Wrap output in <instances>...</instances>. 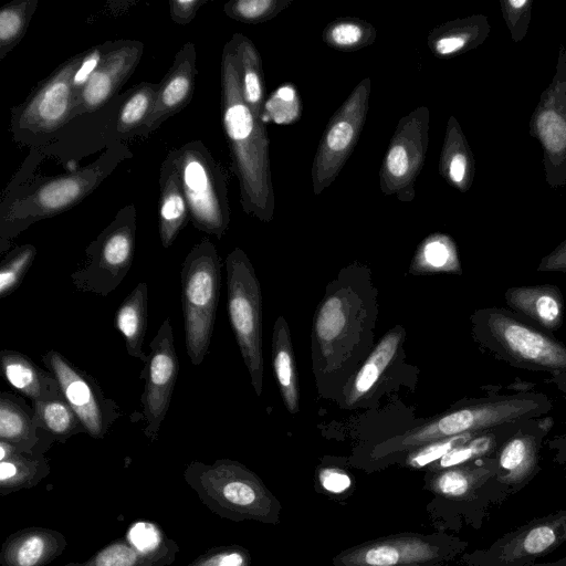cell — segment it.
I'll list each match as a JSON object with an SVG mask.
<instances>
[{
  "label": "cell",
  "mask_w": 566,
  "mask_h": 566,
  "mask_svg": "<svg viewBox=\"0 0 566 566\" xmlns=\"http://www.w3.org/2000/svg\"><path fill=\"white\" fill-rule=\"evenodd\" d=\"M221 111L233 171L239 180L243 211L270 222L274 191L270 165V140L263 119L245 103L234 44L230 39L221 54Z\"/></svg>",
  "instance_id": "cell-1"
},
{
  "label": "cell",
  "mask_w": 566,
  "mask_h": 566,
  "mask_svg": "<svg viewBox=\"0 0 566 566\" xmlns=\"http://www.w3.org/2000/svg\"><path fill=\"white\" fill-rule=\"evenodd\" d=\"M552 408V400L543 392H491L489 396L461 402L431 421L379 443L373 454L379 459L407 453L440 439L543 417Z\"/></svg>",
  "instance_id": "cell-2"
},
{
  "label": "cell",
  "mask_w": 566,
  "mask_h": 566,
  "mask_svg": "<svg viewBox=\"0 0 566 566\" xmlns=\"http://www.w3.org/2000/svg\"><path fill=\"white\" fill-rule=\"evenodd\" d=\"M358 279H342L328 287L319 305L313 329V363L316 377H328L356 363L354 353L360 343L355 336L371 340L376 317L374 296L358 287Z\"/></svg>",
  "instance_id": "cell-3"
},
{
  "label": "cell",
  "mask_w": 566,
  "mask_h": 566,
  "mask_svg": "<svg viewBox=\"0 0 566 566\" xmlns=\"http://www.w3.org/2000/svg\"><path fill=\"white\" fill-rule=\"evenodd\" d=\"M184 480L201 503L222 518L280 523L279 500L259 475L235 460L190 461L185 467Z\"/></svg>",
  "instance_id": "cell-4"
},
{
  "label": "cell",
  "mask_w": 566,
  "mask_h": 566,
  "mask_svg": "<svg viewBox=\"0 0 566 566\" xmlns=\"http://www.w3.org/2000/svg\"><path fill=\"white\" fill-rule=\"evenodd\" d=\"M470 321L474 342L493 358L531 371L566 373V345L524 316L490 306L476 310Z\"/></svg>",
  "instance_id": "cell-5"
},
{
  "label": "cell",
  "mask_w": 566,
  "mask_h": 566,
  "mask_svg": "<svg viewBox=\"0 0 566 566\" xmlns=\"http://www.w3.org/2000/svg\"><path fill=\"white\" fill-rule=\"evenodd\" d=\"M116 157L105 153L93 164L45 180L32 192L15 198L0 216V252L10 241L43 219L63 213L82 202L114 169Z\"/></svg>",
  "instance_id": "cell-6"
},
{
  "label": "cell",
  "mask_w": 566,
  "mask_h": 566,
  "mask_svg": "<svg viewBox=\"0 0 566 566\" xmlns=\"http://www.w3.org/2000/svg\"><path fill=\"white\" fill-rule=\"evenodd\" d=\"M221 261L207 238L193 245L180 270L185 345L192 365H200L211 343L220 294Z\"/></svg>",
  "instance_id": "cell-7"
},
{
  "label": "cell",
  "mask_w": 566,
  "mask_h": 566,
  "mask_svg": "<svg viewBox=\"0 0 566 566\" xmlns=\"http://www.w3.org/2000/svg\"><path fill=\"white\" fill-rule=\"evenodd\" d=\"M178 174L192 226L221 239L230 224L227 174L201 140L168 153Z\"/></svg>",
  "instance_id": "cell-8"
},
{
  "label": "cell",
  "mask_w": 566,
  "mask_h": 566,
  "mask_svg": "<svg viewBox=\"0 0 566 566\" xmlns=\"http://www.w3.org/2000/svg\"><path fill=\"white\" fill-rule=\"evenodd\" d=\"M227 310L241 356L256 396L263 386L262 295L254 268L240 248L226 259Z\"/></svg>",
  "instance_id": "cell-9"
},
{
  "label": "cell",
  "mask_w": 566,
  "mask_h": 566,
  "mask_svg": "<svg viewBox=\"0 0 566 566\" xmlns=\"http://www.w3.org/2000/svg\"><path fill=\"white\" fill-rule=\"evenodd\" d=\"M82 57L83 52L76 53L60 64L23 103L12 108L10 129L18 144H43L73 118L76 101L73 77Z\"/></svg>",
  "instance_id": "cell-10"
},
{
  "label": "cell",
  "mask_w": 566,
  "mask_h": 566,
  "mask_svg": "<svg viewBox=\"0 0 566 566\" xmlns=\"http://www.w3.org/2000/svg\"><path fill=\"white\" fill-rule=\"evenodd\" d=\"M136 209L122 208L85 249L86 260L71 274L76 290L107 296L125 279L135 254Z\"/></svg>",
  "instance_id": "cell-11"
},
{
  "label": "cell",
  "mask_w": 566,
  "mask_h": 566,
  "mask_svg": "<svg viewBox=\"0 0 566 566\" xmlns=\"http://www.w3.org/2000/svg\"><path fill=\"white\" fill-rule=\"evenodd\" d=\"M464 543L443 534L400 533L350 547L334 566H437L453 558Z\"/></svg>",
  "instance_id": "cell-12"
},
{
  "label": "cell",
  "mask_w": 566,
  "mask_h": 566,
  "mask_svg": "<svg viewBox=\"0 0 566 566\" xmlns=\"http://www.w3.org/2000/svg\"><path fill=\"white\" fill-rule=\"evenodd\" d=\"M371 82L361 80L331 117L312 165V186L318 196L329 187L355 149L367 118Z\"/></svg>",
  "instance_id": "cell-13"
},
{
  "label": "cell",
  "mask_w": 566,
  "mask_h": 566,
  "mask_svg": "<svg viewBox=\"0 0 566 566\" xmlns=\"http://www.w3.org/2000/svg\"><path fill=\"white\" fill-rule=\"evenodd\" d=\"M430 111L418 106L400 118L380 168V189L402 202L415 198V181L420 174L429 145Z\"/></svg>",
  "instance_id": "cell-14"
},
{
  "label": "cell",
  "mask_w": 566,
  "mask_h": 566,
  "mask_svg": "<svg viewBox=\"0 0 566 566\" xmlns=\"http://www.w3.org/2000/svg\"><path fill=\"white\" fill-rule=\"evenodd\" d=\"M530 134L543 149L547 185L566 186V45H560L555 74L532 114Z\"/></svg>",
  "instance_id": "cell-15"
},
{
  "label": "cell",
  "mask_w": 566,
  "mask_h": 566,
  "mask_svg": "<svg viewBox=\"0 0 566 566\" xmlns=\"http://www.w3.org/2000/svg\"><path fill=\"white\" fill-rule=\"evenodd\" d=\"M566 542V509L536 517L488 548L465 555L470 566H532Z\"/></svg>",
  "instance_id": "cell-16"
},
{
  "label": "cell",
  "mask_w": 566,
  "mask_h": 566,
  "mask_svg": "<svg viewBox=\"0 0 566 566\" xmlns=\"http://www.w3.org/2000/svg\"><path fill=\"white\" fill-rule=\"evenodd\" d=\"M42 361L57 379L62 394L78 417L85 433L103 439L122 416L115 400L106 397L98 382L57 350L51 349Z\"/></svg>",
  "instance_id": "cell-17"
},
{
  "label": "cell",
  "mask_w": 566,
  "mask_h": 566,
  "mask_svg": "<svg viewBox=\"0 0 566 566\" xmlns=\"http://www.w3.org/2000/svg\"><path fill=\"white\" fill-rule=\"evenodd\" d=\"M178 373L179 360L172 327L170 318L166 317L149 343V353L140 371V378L144 380L140 405L146 420L144 434L151 442L159 437Z\"/></svg>",
  "instance_id": "cell-18"
},
{
  "label": "cell",
  "mask_w": 566,
  "mask_h": 566,
  "mask_svg": "<svg viewBox=\"0 0 566 566\" xmlns=\"http://www.w3.org/2000/svg\"><path fill=\"white\" fill-rule=\"evenodd\" d=\"M553 424L549 416L524 420L495 453L494 481L512 490L528 483L541 470V449Z\"/></svg>",
  "instance_id": "cell-19"
},
{
  "label": "cell",
  "mask_w": 566,
  "mask_h": 566,
  "mask_svg": "<svg viewBox=\"0 0 566 566\" xmlns=\"http://www.w3.org/2000/svg\"><path fill=\"white\" fill-rule=\"evenodd\" d=\"M144 43L136 40L107 42L102 61L76 97L72 117L93 113L104 106L137 67Z\"/></svg>",
  "instance_id": "cell-20"
},
{
  "label": "cell",
  "mask_w": 566,
  "mask_h": 566,
  "mask_svg": "<svg viewBox=\"0 0 566 566\" xmlns=\"http://www.w3.org/2000/svg\"><path fill=\"white\" fill-rule=\"evenodd\" d=\"M196 60V46L188 41L176 53L170 69L159 83L151 114L142 134H150L188 106L195 92Z\"/></svg>",
  "instance_id": "cell-21"
},
{
  "label": "cell",
  "mask_w": 566,
  "mask_h": 566,
  "mask_svg": "<svg viewBox=\"0 0 566 566\" xmlns=\"http://www.w3.org/2000/svg\"><path fill=\"white\" fill-rule=\"evenodd\" d=\"M495 475L494 454L441 471L427 472L424 488L434 496L430 505L469 502L476 496L480 489L494 481Z\"/></svg>",
  "instance_id": "cell-22"
},
{
  "label": "cell",
  "mask_w": 566,
  "mask_h": 566,
  "mask_svg": "<svg viewBox=\"0 0 566 566\" xmlns=\"http://www.w3.org/2000/svg\"><path fill=\"white\" fill-rule=\"evenodd\" d=\"M0 440L30 454H44L55 442L40 427L31 405H27L21 396L10 391L0 394Z\"/></svg>",
  "instance_id": "cell-23"
},
{
  "label": "cell",
  "mask_w": 566,
  "mask_h": 566,
  "mask_svg": "<svg viewBox=\"0 0 566 566\" xmlns=\"http://www.w3.org/2000/svg\"><path fill=\"white\" fill-rule=\"evenodd\" d=\"M67 539L60 531L31 526L9 535L1 545V566H45L66 548Z\"/></svg>",
  "instance_id": "cell-24"
},
{
  "label": "cell",
  "mask_w": 566,
  "mask_h": 566,
  "mask_svg": "<svg viewBox=\"0 0 566 566\" xmlns=\"http://www.w3.org/2000/svg\"><path fill=\"white\" fill-rule=\"evenodd\" d=\"M504 300L514 313L547 332L562 327L565 301L560 289L554 284L514 286L506 290Z\"/></svg>",
  "instance_id": "cell-25"
},
{
  "label": "cell",
  "mask_w": 566,
  "mask_h": 566,
  "mask_svg": "<svg viewBox=\"0 0 566 566\" xmlns=\"http://www.w3.org/2000/svg\"><path fill=\"white\" fill-rule=\"evenodd\" d=\"M0 368L6 381L31 402L63 397L55 376L20 352L2 349Z\"/></svg>",
  "instance_id": "cell-26"
},
{
  "label": "cell",
  "mask_w": 566,
  "mask_h": 566,
  "mask_svg": "<svg viewBox=\"0 0 566 566\" xmlns=\"http://www.w3.org/2000/svg\"><path fill=\"white\" fill-rule=\"evenodd\" d=\"M490 31L483 14L458 18L433 28L428 33V46L438 57H453L480 46Z\"/></svg>",
  "instance_id": "cell-27"
},
{
  "label": "cell",
  "mask_w": 566,
  "mask_h": 566,
  "mask_svg": "<svg viewBox=\"0 0 566 566\" xmlns=\"http://www.w3.org/2000/svg\"><path fill=\"white\" fill-rule=\"evenodd\" d=\"M159 189V238L161 245L169 248L190 219L178 174L168 155L160 165Z\"/></svg>",
  "instance_id": "cell-28"
},
{
  "label": "cell",
  "mask_w": 566,
  "mask_h": 566,
  "mask_svg": "<svg viewBox=\"0 0 566 566\" xmlns=\"http://www.w3.org/2000/svg\"><path fill=\"white\" fill-rule=\"evenodd\" d=\"M51 472L44 454L19 451L13 444L0 440V494L2 496L38 485Z\"/></svg>",
  "instance_id": "cell-29"
},
{
  "label": "cell",
  "mask_w": 566,
  "mask_h": 566,
  "mask_svg": "<svg viewBox=\"0 0 566 566\" xmlns=\"http://www.w3.org/2000/svg\"><path fill=\"white\" fill-rule=\"evenodd\" d=\"M474 157L467 137L454 116H450L441 149L439 172L461 192L468 191L474 178Z\"/></svg>",
  "instance_id": "cell-30"
},
{
  "label": "cell",
  "mask_w": 566,
  "mask_h": 566,
  "mask_svg": "<svg viewBox=\"0 0 566 566\" xmlns=\"http://www.w3.org/2000/svg\"><path fill=\"white\" fill-rule=\"evenodd\" d=\"M180 547L172 538L155 553L137 551L126 537L111 541L84 562L67 563L64 566H169L176 559Z\"/></svg>",
  "instance_id": "cell-31"
},
{
  "label": "cell",
  "mask_w": 566,
  "mask_h": 566,
  "mask_svg": "<svg viewBox=\"0 0 566 566\" xmlns=\"http://www.w3.org/2000/svg\"><path fill=\"white\" fill-rule=\"evenodd\" d=\"M148 285L139 282L118 306L114 326L122 334L125 347L130 357L143 363L147 354L143 350V344L147 331Z\"/></svg>",
  "instance_id": "cell-32"
},
{
  "label": "cell",
  "mask_w": 566,
  "mask_h": 566,
  "mask_svg": "<svg viewBox=\"0 0 566 566\" xmlns=\"http://www.w3.org/2000/svg\"><path fill=\"white\" fill-rule=\"evenodd\" d=\"M272 363L285 408L291 413L298 412V377L290 328L283 316L276 318L273 327Z\"/></svg>",
  "instance_id": "cell-33"
},
{
  "label": "cell",
  "mask_w": 566,
  "mask_h": 566,
  "mask_svg": "<svg viewBox=\"0 0 566 566\" xmlns=\"http://www.w3.org/2000/svg\"><path fill=\"white\" fill-rule=\"evenodd\" d=\"M403 329L388 332L360 366L345 394L348 406L359 402L381 378L399 350Z\"/></svg>",
  "instance_id": "cell-34"
},
{
  "label": "cell",
  "mask_w": 566,
  "mask_h": 566,
  "mask_svg": "<svg viewBox=\"0 0 566 566\" xmlns=\"http://www.w3.org/2000/svg\"><path fill=\"white\" fill-rule=\"evenodd\" d=\"M231 40L238 57L244 101L255 116L263 119L265 87L261 55L254 43L244 34L234 33Z\"/></svg>",
  "instance_id": "cell-35"
},
{
  "label": "cell",
  "mask_w": 566,
  "mask_h": 566,
  "mask_svg": "<svg viewBox=\"0 0 566 566\" xmlns=\"http://www.w3.org/2000/svg\"><path fill=\"white\" fill-rule=\"evenodd\" d=\"M523 421L524 420L510 422L489 430L480 431L472 439L429 465L426 469L427 472H437L481 458L494 455L502 443L514 433Z\"/></svg>",
  "instance_id": "cell-36"
},
{
  "label": "cell",
  "mask_w": 566,
  "mask_h": 566,
  "mask_svg": "<svg viewBox=\"0 0 566 566\" xmlns=\"http://www.w3.org/2000/svg\"><path fill=\"white\" fill-rule=\"evenodd\" d=\"M159 83L142 82L126 94L114 122V134L125 137L142 134L155 103Z\"/></svg>",
  "instance_id": "cell-37"
},
{
  "label": "cell",
  "mask_w": 566,
  "mask_h": 566,
  "mask_svg": "<svg viewBox=\"0 0 566 566\" xmlns=\"http://www.w3.org/2000/svg\"><path fill=\"white\" fill-rule=\"evenodd\" d=\"M410 269L418 273L461 274L462 268L452 238L442 233L428 237L419 245Z\"/></svg>",
  "instance_id": "cell-38"
},
{
  "label": "cell",
  "mask_w": 566,
  "mask_h": 566,
  "mask_svg": "<svg viewBox=\"0 0 566 566\" xmlns=\"http://www.w3.org/2000/svg\"><path fill=\"white\" fill-rule=\"evenodd\" d=\"M31 407L40 427L57 442H65L72 436L85 433L78 417L64 396L49 400L32 401Z\"/></svg>",
  "instance_id": "cell-39"
},
{
  "label": "cell",
  "mask_w": 566,
  "mask_h": 566,
  "mask_svg": "<svg viewBox=\"0 0 566 566\" xmlns=\"http://www.w3.org/2000/svg\"><path fill=\"white\" fill-rule=\"evenodd\" d=\"M377 36L375 27L358 18H340L329 23L322 38L336 50L350 52L374 43Z\"/></svg>",
  "instance_id": "cell-40"
},
{
  "label": "cell",
  "mask_w": 566,
  "mask_h": 566,
  "mask_svg": "<svg viewBox=\"0 0 566 566\" xmlns=\"http://www.w3.org/2000/svg\"><path fill=\"white\" fill-rule=\"evenodd\" d=\"M38 0H14L0 10V60H3L24 36L36 10Z\"/></svg>",
  "instance_id": "cell-41"
},
{
  "label": "cell",
  "mask_w": 566,
  "mask_h": 566,
  "mask_svg": "<svg viewBox=\"0 0 566 566\" xmlns=\"http://www.w3.org/2000/svg\"><path fill=\"white\" fill-rule=\"evenodd\" d=\"M36 255V248L25 243L9 251L0 265V297L11 295L21 284Z\"/></svg>",
  "instance_id": "cell-42"
},
{
  "label": "cell",
  "mask_w": 566,
  "mask_h": 566,
  "mask_svg": "<svg viewBox=\"0 0 566 566\" xmlns=\"http://www.w3.org/2000/svg\"><path fill=\"white\" fill-rule=\"evenodd\" d=\"M291 3L290 0H232L223 6V11L235 21L255 24L273 19Z\"/></svg>",
  "instance_id": "cell-43"
},
{
  "label": "cell",
  "mask_w": 566,
  "mask_h": 566,
  "mask_svg": "<svg viewBox=\"0 0 566 566\" xmlns=\"http://www.w3.org/2000/svg\"><path fill=\"white\" fill-rule=\"evenodd\" d=\"M480 431L465 432L454 437L432 441L406 453L402 464L409 469H427L453 449L462 446Z\"/></svg>",
  "instance_id": "cell-44"
},
{
  "label": "cell",
  "mask_w": 566,
  "mask_h": 566,
  "mask_svg": "<svg viewBox=\"0 0 566 566\" xmlns=\"http://www.w3.org/2000/svg\"><path fill=\"white\" fill-rule=\"evenodd\" d=\"M298 109L300 105L294 87L282 86L265 101L263 122L291 123L297 118Z\"/></svg>",
  "instance_id": "cell-45"
},
{
  "label": "cell",
  "mask_w": 566,
  "mask_h": 566,
  "mask_svg": "<svg viewBox=\"0 0 566 566\" xmlns=\"http://www.w3.org/2000/svg\"><path fill=\"white\" fill-rule=\"evenodd\" d=\"M185 566H251V555L241 545H221L208 548Z\"/></svg>",
  "instance_id": "cell-46"
},
{
  "label": "cell",
  "mask_w": 566,
  "mask_h": 566,
  "mask_svg": "<svg viewBox=\"0 0 566 566\" xmlns=\"http://www.w3.org/2000/svg\"><path fill=\"white\" fill-rule=\"evenodd\" d=\"M125 537L137 551L146 554L164 548L171 539L164 534L159 525L150 521L134 522Z\"/></svg>",
  "instance_id": "cell-47"
},
{
  "label": "cell",
  "mask_w": 566,
  "mask_h": 566,
  "mask_svg": "<svg viewBox=\"0 0 566 566\" xmlns=\"http://www.w3.org/2000/svg\"><path fill=\"white\" fill-rule=\"evenodd\" d=\"M500 4L512 40L522 41L530 27L533 0H501Z\"/></svg>",
  "instance_id": "cell-48"
},
{
  "label": "cell",
  "mask_w": 566,
  "mask_h": 566,
  "mask_svg": "<svg viewBox=\"0 0 566 566\" xmlns=\"http://www.w3.org/2000/svg\"><path fill=\"white\" fill-rule=\"evenodd\" d=\"M106 48L107 42L95 45L90 50L83 52V57L73 77V88L75 92V97H77L80 92L83 90V87L86 85V83L99 65L102 57L106 51Z\"/></svg>",
  "instance_id": "cell-49"
},
{
  "label": "cell",
  "mask_w": 566,
  "mask_h": 566,
  "mask_svg": "<svg viewBox=\"0 0 566 566\" xmlns=\"http://www.w3.org/2000/svg\"><path fill=\"white\" fill-rule=\"evenodd\" d=\"M206 2L208 0H169V15L175 23L187 25Z\"/></svg>",
  "instance_id": "cell-50"
},
{
  "label": "cell",
  "mask_w": 566,
  "mask_h": 566,
  "mask_svg": "<svg viewBox=\"0 0 566 566\" xmlns=\"http://www.w3.org/2000/svg\"><path fill=\"white\" fill-rule=\"evenodd\" d=\"M318 480L324 490L329 493L340 494L349 489L352 480L349 475L337 468H323L319 470Z\"/></svg>",
  "instance_id": "cell-51"
},
{
  "label": "cell",
  "mask_w": 566,
  "mask_h": 566,
  "mask_svg": "<svg viewBox=\"0 0 566 566\" xmlns=\"http://www.w3.org/2000/svg\"><path fill=\"white\" fill-rule=\"evenodd\" d=\"M537 271L566 272V239L541 260Z\"/></svg>",
  "instance_id": "cell-52"
},
{
  "label": "cell",
  "mask_w": 566,
  "mask_h": 566,
  "mask_svg": "<svg viewBox=\"0 0 566 566\" xmlns=\"http://www.w3.org/2000/svg\"><path fill=\"white\" fill-rule=\"evenodd\" d=\"M546 444L553 452V461L559 465H566V430L549 439Z\"/></svg>",
  "instance_id": "cell-53"
},
{
  "label": "cell",
  "mask_w": 566,
  "mask_h": 566,
  "mask_svg": "<svg viewBox=\"0 0 566 566\" xmlns=\"http://www.w3.org/2000/svg\"><path fill=\"white\" fill-rule=\"evenodd\" d=\"M544 381L553 384L562 392L566 401V373L551 375V377L545 379Z\"/></svg>",
  "instance_id": "cell-54"
},
{
  "label": "cell",
  "mask_w": 566,
  "mask_h": 566,
  "mask_svg": "<svg viewBox=\"0 0 566 566\" xmlns=\"http://www.w3.org/2000/svg\"><path fill=\"white\" fill-rule=\"evenodd\" d=\"M532 566H566V558H563V559H559V560L553 562V563L534 564Z\"/></svg>",
  "instance_id": "cell-55"
},
{
  "label": "cell",
  "mask_w": 566,
  "mask_h": 566,
  "mask_svg": "<svg viewBox=\"0 0 566 566\" xmlns=\"http://www.w3.org/2000/svg\"><path fill=\"white\" fill-rule=\"evenodd\" d=\"M444 566H447V565H444Z\"/></svg>",
  "instance_id": "cell-56"
},
{
  "label": "cell",
  "mask_w": 566,
  "mask_h": 566,
  "mask_svg": "<svg viewBox=\"0 0 566 566\" xmlns=\"http://www.w3.org/2000/svg\"><path fill=\"white\" fill-rule=\"evenodd\" d=\"M565 478H566V475H565Z\"/></svg>",
  "instance_id": "cell-57"
}]
</instances>
